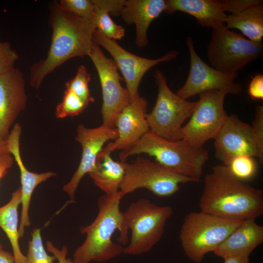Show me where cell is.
<instances>
[{"label": "cell", "mask_w": 263, "mask_h": 263, "mask_svg": "<svg viewBox=\"0 0 263 263\" xmlns=\"http://www.w3.org/2000/svg\"><path fill=\"white\" fill-rule=\"evenodd\" d=\"M250 97L253 100L263 99V75L257 74L252 78L248 89Z\"/></svg>", "instance_id": "836d02e7"}, {"label": "cell", "mask_w": 263, "mask_h": 263, "mask_svg": "<svg viewBox=\"0 0 263 263\" xmlns=\"http://www.w3.org/2000/svg\"><path fill=\"white\" fill-rule=\"evenodd\" d=\"M111 153L102 149L94 167L88 173L95 185L106 195H112L119 191L125 174L126 162L113 160Z\"/></svg>", "instance_id": "603a6c76"}, {"label": "cell", "mask_w": 263, "mask_h": 263, "mask_svg": "<svg viewBox=\"0 0 263 263\" xmlns=\"http://www.w3.org/2000/svg\"><path fill=\"white\" fill-rule=\"evenodd\" d=\"M0 263H15L13 254L0 248Z\"/></svg>", "instance_id": "8d00e7d4"}, {"label": "cell", "mask_w": 263, "mask_h": 263, "mask_svg": "<svg viewBox=\"0 0 263 263\" xmlns=\"http://www.w3.org/2000/svg\"><path fill=\"white\" fill-rule=\"evenodd\" d=\"M46 248L48 252L52 253L56 257L58 263H73L72 260L66 258L68 252L66 246L64 245L60 250L55 247L51 241H48L46 242Z\"/></svg>", "instance_id": "e575fe53"}, {"label": "cell", "mask_w": 263, "mask_h": 263, "mask_svg": "<svg viewBox=\"0 0 263 263\" xmlns=\"http://www.w3.org/2000/svg\"><path fill=\"white\" fill-rule=\"evenodd\" d=\"M93 4L107 11L110 15L120 16L126 0H92Z\"/></svg>", "instance_id": "d6a6232c"}, {"label": "cell", "mask_w": 263, "mask_h": 263, "mask_svg": "<svg viewBox=\"0 0 263 263\" xmlns=\"http://www.w3.org/2000/svg\"><path fill=\"white\" fill-rule=\"evenodd\" d=\"M88 56L96 68L100 81L102 124L114 128L117 114L131 101L129 93L121 84V77L115 62L104 55L99 46L94 42Z\"/></svg>", "instance_id": "8fae6325"}, {"label": "cell", "mask_w": 263, "mask_h": 263, "mask_svg": "<svg viewBox=\"0 0 263 263\" xmlns=\"http://www.w3.org/2000/svg\"><path fill=\"white\" fill-rule=\"evenodd\" d=\"M94 6L91 21L94 23L95 29L108 38L114 40L122 39L125 36V28L116 24L107 11L94 5Z\"/></svg>", "instance_id": "d4e9b609"}, {"label": "cell", "mask_w": 263, "mask_h": 263, "mask_svg": "<svg viewBox=\"0 0 263 263\" xmlns=\"http://www.w3.org/2000/svg\"><path fill=\"white\" fill-rule=\"evenodd\" d=\"M228 93L214 90L199 94L188 123L182 127V139L192 145L202 147L208 140L214 138L224 124L228 115L224 103Z\"/></svg>", "instance_id": "30bf717a"}, {"label": "cell", "mask_w": 263, "mask_h": 263, "mask_svg": "<svg viewBox=\"0 0 263 263\" xmlns=\"http://www.w3.org/2000/svg\"><path fill=\"white\" fill-rule=\"evenodd\" d=\"M27 96L22 73L15 67L0 75V137L6 140L10 129L25 108Z\"/></svg>", "instance_id": "2e32d148"}, {"label": "cell", "mask_w": 263, "mask_h": 263, "mask_svg": "<svg viewBox=\"0 0 263 263\" xmlns=\"http://www.w3.org/2000/svg\"><path fill=\"white\" fill-rule=\"evenodd\" d=\"M223 259L224 263H250L247 257H229Z\"/></svg>", "instance_id": "74e56055"}, {"label": "cell", "mask_w": 263, "mask_h": 263, "mask_svg": "<svg viewBox=\"0 0 263 263\" xmlns=\"http://www.w3.org/2000/svg\"><path fill=\"white\" fill-rule=\"evenodd\" d=\"M244 220L217 216L202 211L188 214L182 225L179 238L186 255L201 263Z\"/></svg>", "instance_id": "5b68a950"}, {"label": "cell", "mask_w": 263, "mask_h": 263, "mask_svg": "<svg viewBox=\"0 0 263 263\" xmlns=\"http://www.w3.org/2000/svg\"><path fill=\"white\" fill-rule=\"evenodd\" d=\"M93 41L106 49L122 74L131 100L139 94L138 88L144 75L152 67L175 58L178 52L171 51L165 56L149 59L136 56L122 47L115 40L107 38L95 29Z\"/></svg>", "instance_id": "4fadbf2b"}, {"label": "cell", "mask_w": 263, "mask_h": 263, "mask_svg": "<svg viewBox=\"0 0 263 263\" xmlns=\"http://www.w3.org/2000/svg\"><path fill=\"white\" fill-rule=\"evenodd\" d=\"M18 53L7 41H1L0 38V75L13 68L19 59Z\"/></svg>", "instance_id": "4dcf8cb0"}, {"label": "cell", "mask_w": 263, "mask_h": 263, "mask_svg": "<svg viewBox=\"0 0 263 263\" xmlns=\"http://www.w3.org/2000/svg\"><path fill=\"white\" fill-rule=\"evenodd\" d=\"M154 77L158 94L152 110L146 115L150 130L169 141L181 140L182 125L190 117L197 101H189L174 94L168 86L166 77L159 70L155 71Z\"/></svg>", "instance_id": "ba28073f"}, {"label": "cell", "mask_w": 263, "mask_h": 263, "mask_svg": "<svg viewBox=\"0 0 263 263\" xmlns=\"http://www.w3.org/2000/svg\"><path fill=\"white\" fill-rule=\"evenodd\" d=\"M122 198L119 191L99 198L96 217L91 224L80 227L86 239L75 250L73 263L105 262L123 253V245L129 242V229L120 208Z\"/></svg>", "instance_id": "3957f363"}, {"label": "cell", "mask_w": 263, "mask_h": 263, "mask_svg": "<svg viewBox=\"0 0 263 263\" xmlns=\"http://www.w3.org/2000/svg\"><path fill=\"white\" fill-rule=\"evenodd\" d=\"M199 206L201 211L219 217L255 219L263 214V192L218 165L205 177Z\"/></svg>", "instance_id": "7a4b0ae2"}, {"label": "cell", "mask_w": 263, "mask_h": 263, "mask_svg": "<svg viewBox=\"0 0 263 263\" xmlns=\"http://www.w3.org/2000/svg\"><path fill=\"white\" fill-rule=\"evenodd\" d=\"M200 181L177 173L155 161L138 156L132 164L125 162V174L119 191L123 198L143 188L158 197H167L179 190L180 184Z\"/></svg>", "instance_id": "9c48e42d"}, {"label": "cell", "mask_w": 263, "mask_h": 263, "mask_svg": "<svg viewBox=\"0 0 263 263\" xmlns=\"http://www.w3.org/2000/svg\"><path fill=\"white\" fill-rule=\"evenodd\" d=\"M167 7L165 0H126L120 16L128 24L135 25L136 45L143 48L148 44L147 32L151 23Z\"/></svg>", "instance_id": "44dd1931"}, {"label": "cell", "mask_w": 263, "mask_h": 263, "mask_svg": "<svg viewBox=\"0 0 263 263\" xmlns=\"http://www.w3.org/2000/svg\"><path fill=\"white\" fill-rule=\"evenodd\" d=\"M186 43L190 57V68L184 85L176 94L183 99L188 98L206 91L218 90L228 94L237 95L242 90L240 83L235 82L237 73L226 74L205 63L197 54L191 37H188Z\"/></svg>", "instance_id": "7c38bea8"}, {"label": "cell", "mask_w": 263, "mask_h": 263, "mask_svg": "<svg viewBox=\"0 0 263 263\" xmlns=\"http://www.w3.org/2000/svg\"><path fill=\"white\" fill-rule=\"evenodd\" d=\"M253 132L260 151L263 153V106L258 105L252 121Z\"/></svg>", "instance_id": "1f68e13d"}, {"label": "cell", "mask_w": 263, "mask_h": 263, "mask_svg": "<svg viewBox=\"0 0 263 263\" xmlns=\"http://www.w3.org/2000/svg\"><path fill=\"white\" fill-rule=\"evenodd\" d=\"M148 102L138 94L117 114L114 128L118 137L108 143L103 150L112 152L125 150L136 142L150 130L146 120Z\"/></svg>", "instance_id": "e0dca14e"}, {"label": "cell", "mask_w": 263, "mask_h": 263, "mask_svg": "<svg viewBox=\"0 0 263 263\" xmlns=\"http://www.w3.org/2000/svg\"><path fill=\"white\" fill-rule=\"evenodd\" d=\"M49 21L52 35L47 55L33 64L30 70V84L36 89L47 75L67 60L88 56L94 43V23L62 10L57 2L51 8Z\"/></svg>", "instance_id": "6da1fadb"}, {"label": "cell", "mask_w": 263, "mask_h": 263, "mask_svg": "<svg viewBox=\"0 0 263 263\" xmlns=\"http://www.w3.org/2000/svg\"><path fill=\"white\" fill-rule=\"evenodd\" d=\"M90 75L85 66H80L74 78L66 83V89L70 90L81 98L88 105L94 102V98L89 89Z\"/></svg>", "instance_id": "484cf974"}, {"label": "cell", "mask_w": 263, "mask_h": 263, "mask_svg": "<svg viewBox=\"0 0 263 263\" xmlns=\"http://www.w3.org/2000/svg\"><path fill=\"white\" fill-rule=\"evenodd\" d=\"M57 2L62 10L91 20L94 9L92 0H61Z\"/></svg>", "instance_id": "f546056e"}, {"label": "cell", "mask_w": 263, "mask_h": 263, "mask_svg": "<svg viewBox=\"0 0 263 263\" xmlns=\"http://www.w3.org/2000/svg\"><path fill=\"white\" fill-rule=\"evenodd\" d=\"M0 248H2V245L0 244Z\"/></svg>", "instance_id": "ab89813d"}, {"label": "cell", "mask_w": 263, "mask_h": 263, "mask_svg": "<svg viewBox=\"0 0 263 263\" xmlns=\"http://www.w3.org/2000/svg\"><path fill=\"white\" fill-rule=\"evenodd\" d=\"M31 236V240L29 241L25 263H53L56 258L54 255H49L46 252L42 243L40 229H34Z\"/></svg>", "instance_id": "83f0119b"}, {"label": "cell", "mask_w": 263, "mask_h": 263, "mask_svg": "<svg viewBox=\"0 0 263 263\" xmlns=\"http://www.w3.org/2000/svg\"><path fill=\"white\" fill-rule=\"evenodd\" d=\"M165 12L181 11L195 18L200 26L213 28L225 22L227 14L223 0H166Z\"/></svg>", "instance_id": "7402d4cb"}, {"label": "cell", "mask_w": 263, "mask_h": 263, "mask_svg": "<svg viewBox=\"0 0 263 263\" xmlns=\"http://www.w3.org/2000/svg\"><path fill=\"white\" fill-rule=\"evenodd\" d=\"M21 195L19 187L12 193L9 202L0 207V227L10 242L15 263H25L26 260L19 243L18 207L21 204Z\"/></svg>", "instance_id": "cb8c5ba5"}, {"label": "cell", "mask_w": 263, "mask_h": 263, "mask_svg": "<svg viewBox=\"0 0 263 263\" xmlns=\"http://www.w3.org/2000/svg\"><path fill=\"white\" fill-rule=\"evenodd\" d=\"M14 161L11 154H0V181L12 166Z\"/></svg>", "instance_id": "d590c367"}, {"label": "cell", "mask_w": 263, "mask_h": 263, "mask_svg": "<svg viewBox=\"0 0 263 263\" xmlns=\"http://www.w3.org/2000/svg\"><path fill=\"white\" fill-rule=\"evenodd\" d=\"M226 167L236 178L243 182L252 179L257 172V165L254 157L248 155L234 158Z\"/></svg>", "instance_id": "f1b7e54d"}, {"label": "cell", "mask_w": 263, "mask_h": 263, "mask_svg": "<svg viewBox=\"0 0 263 263\" xmlns=\"http://www.w3.org/2000/svg\"><path fill=\"white\" fill-rule=\"evenodd\" d=\"M263 51L262 42L252 41L222 24L212 28L207 54L213 68L234 74L261 57Z\"/></svg>", "instance_id": "52a82bcc"}, {"label": "cell", "mask_w": 263, "mask_h": 263, "mask_svg": "<svg viewBox=\"0 0 263 263\" xmlns=\"http://www.w3.org/2000/svg\"><path fill=\"white\" fill-rule=\"evenodd\" d=\"M227 14L225 25L240 30L248 39L262 42L263 37V1L261 0H223Z\"/></svg>", "instance_id": "ac0fdd59"}, {"label": "cell", "mask_w": 263, "mask_h": 263, "mask_svg": "<svg viewBox=\"0 0 263 263\" xmlns=\"http://www.w3.org/2000/svg\"><path fill=\"white\" fill-rule=\"evenodd\" d=\"M0 154H11L8 149L7 140L4 139L0 137Z\"/></svg>", "instance_id": "f35d334b"}, {"label": "cell", "mask_w": 263, "mask_h": 263, "mask_svg": "<svg viewBox=\"0 0 263 263\" xmlns=\"http://www.w3.org/2000/svg\"><path fill=\"white\" fill-rule=\"evenodd\" d=\"M173 214L168 206H158L147 199L132 202L123 217L131 237L123 253L138 255L148 252L160 240L167 221Z\"/></svg>", "instance_id": "8992f818"}, {"label": "cell", "mask_w": 263, "mask_h": 263, "mask_svg": "<svg viewBox=\"0 0 263 263\" xmlns=\"http://www.w3.org/2000/svg\"><path fill=\"white\" fill-rule=\"evenodd\" d=\"M117 137L118 132L115 128H109L103 124L94 128H88L83 125L78 126L75 140L82 147L81 158L77 169L63 188L72 201H74L75 191L82 178L94 167L97 156L104 144Z\"/></svg>", "instance_id": "9a60e30c"}, {"label": "cell", "mask_w": 263, "mask_h": 263, "mask_svg": "<svg viewBox=\"0 0 263 263\" xmlns=\"http://www.w3.org/2000/svg\"><path fill=\"white\" fill-rule=\"evenodd\" d=\"M214 139L215 157L225 166L240 155L257 157L263 162V153L258 148L252 126L235 114L228 115Z\"/></svg>", "instance_id": "5bb4252c"}, {"label": "cell", "mask_w": 263, "mask_h": 263, "mask_svg": "<svg viewBox=\"0 0 263 263\" xmlns=\"http://www.w3.org/2000/svg\"><path fill=\"white\" fill-rule=\"evenodd\" d=\"M21 132V126L17 123L14 126L6 139L9 151L19 168L20 174L22 209L21 220L19 226V238L23 237L25 228L31 225L29 210L34 190L39 184L56 175V173L52 171L38 173L31 172L27 169L20 152Z\"/></svg>", "instance_id": "d6986e66"}, {"label": "cell", "mask_w": 263, "mask_h": 263, "mask_svg": "<svg viewBox=\"0 0 263 263\" xmlns=\"http://www.w3.org/2000/svg\"><path fill=\"white\" fill-rule=\"evenodd\" d=\"M141 153L154 157L155 161L177 173L197 179H200L208 158V152L203 147L195 146L183 139L169 141L150 130L122 150L119 158L125 162L129 156Z\"/></svg>", "instance_id": "277c9868"}, {"label": "cell", "mask_w": 263, "mask_h": 263, "mask_svg": "<svg viewBox=\"0 0 263 263\" xmlns=\"http://www.w3.org/2000/svg\"><path fill=\"white\" fill-rule=\"evenodd\" d=\"M263 242V226L254 219H245L237 226L213 252L224 259L229 257L249 258Z\"/></svg>", "instance_id": "ffe728a7"}, {"label": "cell", "mask_w": 263, "mask_h": 263, "mask_svg": "<svg viewBox=\"0 0 263 263\" xmlns=\"http://www.w3.org/2000/svg\"><path fill=\"white\" fill-rule=\"evenodd\" d=\"M88 105L72 92L66 89L62 101L56 109V116L58 118L77 116L82 113Z\"/></svg>", "instance_id": "4316f807"}]
</instances>
